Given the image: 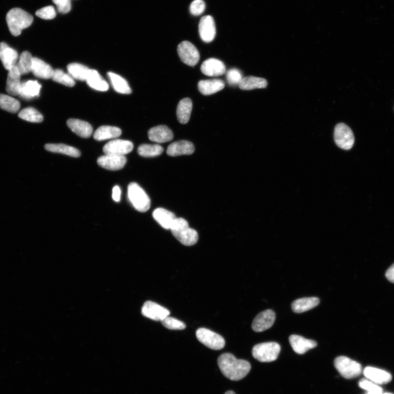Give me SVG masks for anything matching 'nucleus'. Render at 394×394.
Wrapping results in <instances>:
<instances>
[{"instance_id": "24", "label": "nucleus", "mask_w": 394, "mask_h": 394, "mask_svg": "<svg viewBox=\"0 0 394 394\" xmlns=\"http://www.w3.org/2000/svg\"><path fill=\"white\" fill-rule=\"evenodd\" d=\"M54 70L46 62L37 58H33L31 72L34 76L42 79L52 78Z\"/></svg>"}, {"instance_id": "44", "label": "nucleus", "mask_w": 394, "mask_h": 394, "mask_svg": "<svg viewBox=\"0 0 394 394\" xmlns=\"http://www.w3.org/2000/svg\"><path fill=\"white\" fill-rule=\"evenodd\" d=\"M205 10V4L203 0H195L190 8L191 14L195 16L202 15Z\"/></svg>"}, {"instance_id": "1", "label": "nucleus", "mask_w": 394, "mask_h": 394, "mask_svg": "<svg viewBox=\"0 0 394 394\" xmlns=\"http://www.w3.org/2000/svg\"><path fill=\"white\" fill-rule=\"evenodd\" d=\"M217 364L223 376L234 381L245 378L252 368L248 361L238 359L230 353H224L219 356Z\"/></svg>"}, {"instance_id": "6", "label": "nucleus", "mask_w": 394, "mask_h": 394, "mask_svg": "<svg viewBox=\"0 0 394 394\" xmlns=\"http://www.w3.org/2000/svg\"><path fill=\"white\" fill-rule=\"evenodd\" d=\"M334 365L341 376L346 379H353L360 376L362 367L359 362L346 356H341L335 359Z\"/></svg>"}, {"instance_id": "38", "label": "nucleus", "mask_w": 394, "mask_h": 394, "mask_svg": "<svg viewBox=\"0 0 394 394\" xmlns=\"http://www.w3.org/2000/svg\"><path fill=\"white\" fill-rule=\"evenodd\" d=\"M22 120L33 123H40L43 117L40 112L33 108H27L21 111L18 115Z\"/></svg>"}, {"instance_id": "8", "label": "nucleus", "mask_w": 394, "mask_h": 394, "mask_svg": "<svg viewBox=\"0 0 394 394\" xmlns=\"http://www.w3.org/2000/svg\"><path fill=\"white\" fill-rule=\"evenodd\" d=\"M196 337L200 342L211 349L218 350L224 347L223 337L208 329H198L196 331Z\"/></svg>"}, {"instance_id": "39", "label": "nucleus", "mask_w": 394, "mask_h": 394, "mask_svg": "<svg viewBox=\"0 0 394 394\" xmlns=\"http://www.w3.org/2000/svg\"><path fill=\"white\" fill-rule=\"evenodd\" d=\"M52 80L62 85L72 87L75 85V81L71 75L65 73L60 69H56L54 71Z\"/></svg>"}, {"instance_id": "17", "label": "nucleus", "mask_w": 394, "mask_h": 394, "mask_svg": "<svg viewBox=\"0 0 394 394\" xmlns=\"http://www.w3.org/2000/svg\"><path fill=\"white\" fill-rule=\"evenodd\" d=\"M363 373L367 379L379 385L388 383L392 380L390 373L376 367H366Z\"/></svg>"}, {"instance_id": "43", "label": "nucleus", "mask_w": 394, "mask_h": 394, "mask_svg": "<svg viewBox=\"0 0 394 394\" xmlns=\"http://www.w3.org/2000/svg\"><path fill=\"white\" fill-rule=\"evenodd\" d=\"M36 15L43 20H51L56 17L57 14L53 6H49L37 11Z\"/></svg>"}, {"instance_id": "27", "label": "nucleus", "mask_w": 394, "mask_h": 394, "mask_svg": "<svg viewBox=\"0 0 394 394\" xmlns=\"http://www.w3.org/2000/svg\"><path fill=\"white\" fill-rule=\"evenodd\" d=\"M86 81L88 85L96 91L106 92L109 89L108 83L96 70L90 69Z\"/></svg>"}, {"instance_id": "34", "label": "nucleus", "mask_w": 394, "mask_h": 394, "mask_svg": "<svg viewBox=\"0 0 394 394\" xmlns=\"http://www.w3.org/2000/svg\"><path fill=\"white\" fill-rule=\"evenodd\" d=\"M20 108L21 104L17 99L10 96L0 94V109L11 113H17Z\"/></svg>"}, {"instance_id": "22", "label": "nucleus", "mask_w": 394, "mask_h": 394, "mask_svg": "<svg viewBox=\"0 0 394 394\" xmlns=\"http://www.w3.org/2000/svg\"><path fill=\"white\" fill-rule=\"evenodd\" d=\"M21 76L16 66L9 71L7 83H6V91L9 95H20L22 85Z\"/></svg>"}, {"instance_id": "9", "label": "nucleus", "mask_w": 394, "mask_h": 394, "mask_svg": "<svg viewBox=\"0 0 394 394\" xmlns=\"http://www.w3.org/2000/svg\"><path fill=\"white\" fill-rule=\"evenodd\" d=\"M178 53L181 60L190 66H195L200 59V54L197 48L189 41L180 43L178 47Z\"/></svg>"}, {"instance_id": "33", "label": "nucleus", "mask_w": 394, "mask_h": 394, "mask_svg": "<svg viewBox=\"0 0 394 394\" xmlns=\"http://www.w3.org/2000/svg\"><path fill=\"white\" fill-rule=\"evenodd\" d=\"M108 75L112 86L117 92L123 95H129L131 93L130 87L126 80L113 72H108Z\"/></svg>"}, {"instance_id": "16", "label": "nucleus", "mask_w": 394, "mask_h": 394, "mask_svg": "<svg viewBox=\"0 0 394 394\" xmlns=\"http://www.w3.org/2000/svg\"><path fill=\"white\" fill-rule=\"evenodd\" d=\"M202 72L210 77L221 76L226 71V68L222 61L215 58L205 60L201 67Z\"/></svg>"}, {"instance_id": "41", "label": "nucleus", "mask_w": 394, "mask_h": 394, "mask_svg": "<svg viewBox=\"0 0 394 394\" xmlns=\"http://www.w3.org/2000/svg\"><path fill=\"white\" fill-rule=\"evenodd\" d=\"M359 386L361 389L370 393H383V389L378 384L372 382L368 379H362L360 380Z\"/></svg>"}, {"instance_id": "15", "label": "nucleus", "mask_w": 394, "mask_h": 394, "mask_svg": "<svg viewBox=\"0 0 394 394\" xmlns=\"http://www.w3.org/2000/svg\"><path fill=\"white\" fill-rule=\"evenodd\" d=\"M19 57L15 49L10 47L7 43H0V60L6 70L9 71L16 66Z\"/></svg>"}, {"instance_id": "28", "label": "nucleus", "mask_w": 394, "mask_h": 394, "mask_svg": "<svg viewBox=\"0 0 394 394\" xmlns=\"http://www.w3.org/2000/svg\"><path fill=\"white\" fill-rule=\"evenodd\" d=\"M41 85L36 81L22 83L20 96L25 99H31L40 96Z\"/></svg>"}, {"instance_id": "49", "label": "nucleus", "mask_w": 394, "mask_h": 394, "mask_svg": "<svg viewBox=\"0 0 394 394\" xmlns=\"http://www.w3.org/2000/svg\"><path fill=\"white\" fill-rule=\"evenodd\" d=\"M383 393H370V392H367L366 394H383Z\"/></svg>"}, {"instance_id": "18", "label": "nucleus", "mask_w": 394, "mask_h": 394, "mask_svg": "<svg viewBox=\"0 0 394 394\" xmlns=\"http://www.w3.org/2000/svg\"><path fill=\"white\" fill-rule=\"evenodd\" d=\"M289 342L294 352L301 355L317 346V343L315 341L306 339L301 336L296 335L290 336Z\"/></svg>"}, {"instance_id": "2", "label": "nucleus", "mask_w": 394, "mask_h": 394, "mask_svg": "<svg viewBox=\"0 0 394 394\" xmlns=\"http://www.w3.org/2000/svg\"><path fill=\"white\" fill-rule=\"evenodd\" d=\"M33 21L32 16L19 8L11 10L6 16V22L10 32L15 36L20 35L22 30L29 27Z\"/></svg>"}, {"instance_id": "10", "label": "nucleus", "mask_w": 394, "mask_h": 394, "mask_svg": "<svg viewBox=\"0 0 394 394\" xmlns=\"http://www.w3.org/2000/svg\"><path fill=\"white\" fill-rule=\"evenodd\" d=\"M141 313L143 316L154 321H162L170 315L171 312L167 308L152 301L143 304Z\"/></svg>"}, {"instance_id": "29", "label": "nucleus", "mask_w": 394, "mask_h": 394, "mask_svg": "<svg viewBox=\"0 0 394 394\" xmlns=\"http://www.w3.org/2000/svg\"><path fill=\"white\" fill-rule=\"evenodd\" d=\"M193 104L190 98H185L180 101L178 105L177 115L179 122L186 124L190 121Z\"/></svg>"}, {"instance_id": "23", "label": "nucleus", "mask_w": 394, "mask_h": 394, "mask_svg": "<svg viewBox=\"0 0 394 394\" xmlns=\"http://www.w3.org/2000/svg\"><path fill=\"white\" fill-rule=\"evenodd\" d=\"M67 125L73 133L84 138L90 137L93 133L91 125L86 121L77 119H69L67 121Z\"/></svg>"}, {"instance_id": "36", "label": "nucleus", "mask_w": 394, "mask_h": 394, "mask_svg": "<svg viewBox=\"0 0 394 394\" xmlns=\"http://www.w3.org/2000/svg\"><path fill=\"white\" fill-rule=\"evenodd\" d=\"M67 71L74 79L86 81L90 70L89 67L79 63H71L68 65Z\"/></svg>"}, {"instance_id": "21", "label": "nucleus", "mask_w": 394, "mask_h": 394, "mask_svg": "<svg viewBox=\"0 0 394 394\" xmlns=\"http://www.w3.org/2000/svg\"><path fill=\"white\" fill-rule=\"evenodd\" d=\"M225 87L224 81L220 79L200 81L198 84V90L204 96H210L222 90Z\"/></svg>"}, {"instance_id": "19", "label": "nucleus", "mask_w": 394, "mask_h": 394, "mask_svg": "<svg viewBox=\"0 0 394 394\" xmlns=\"http://www.w3.org/2000/svg\"><path fill=\"white\" fill-rule=\"evenodd\" d=\"M195 148L189 141L180 140L174 142L168 146L167 153L172 157L183 155H190L195 152Z\"/></svg>"}, {"instance_id": "5", "label": "nucleus", "mask_w": 394, "mask_h": 394, "mask_svg": "<svg viewBox=\"0 0 394 394\" xmlns=\"http://www.w3.org/2000/svg\"><path fill=\"white\" fill-rule=\"evenodd\" d=\"M128 197L136 210L144 212L150 208L151 201L145 191L138 184L133 183L129 185Z\"/></svg>"}, {"instance_id": "25", "label": "nucleus", "mask_w": 394, "mask_h": 394, "mask_svg": "<svg viewBox=\"0 0 394 394\" xmlns=\"http://www.w3.org/2000/svg\"><path fill=\"white\" fill-rule=\"evenodd\" d=\"M320 303L318 297H305L297 299L291 305L292 310L296 313H301L316 307Z\"/></svg>"}, {"instance_id": "30", "label": "nucleus", "mask_w": 394, "mask_h": 394, "mask_svg": "<svg viewBox=\"0 0 394 394\" xmlns=\"http://www.w3.org/2000/svg\"><path fill=\"white\" fill-rule=\"evenodd\" d=\"M121 130L116 127L103 126L100 127L94 134V138L98 141H103L117 138L121 135Z\"/></svg>"}, {"instance_id": "12", "label": "nucleus", "mask_w": 394, "mask_h": 394, "mask_svg": "<svg viewBox=\"0 0 394 394\" xmlns=\"http://www.w3.org/2000/svg\"><path fill=\"white\" fill-rule=\"evenodd\" d=\"M276 316L271 309L260 312L255 317L252 324V329L256 333H261L270 329L276 321Z\"/></svg>"}, {"instance_id": "20", "label": "nucleus", "mask_w": 394, "mask_h": 394, "mask_svg": "<svg viewBox=\"0 0 394 394\" xmlns=\"http://www.w3.org/2000/svg\"><path fill=\"white\" fill-rule=\"evenodd\" d=\"M148 135L150 140L160 143L171 141L174 138L172 131L164 125L150 129Z\"/></svg>"}, {"instance_id": "14", "label": "nucleus", "mask_w": 394, "mask_h": 394, "mask_svg": "<svg viewBox=\"0 0 394 394\" xmlns=\"http://www.w3.org/2000/svg\"><path fill=\"white\" fill-rule=\"evenodd\" d=\"M99 166L110 171H118L123 168L127 163L124 155L105 154L97 161Z\"/></svg>"}, {"instance_id": "42", "label": "nucleus", "mask_w": 394, "mask_h": 394, "mask_svg": "<svg viewBox=\"0 0 394 394\" xmlns=\"http://www.w3.org/2000/svg\"><path fill=\"white\" fill-rule=\"evenodd\" d=\"M227 81L230 86L240 85L243 80V75L241 71L237 68H231L227 72Z\"/></svg>"}, {"instance_id": "45", "label": "nucleus", "mask_w": 394, "mask_h": 394, "mask_svg": "<svg viewBox=\"0 0 394 394\" xmlns=\"http://www.w3.org/2000/svg\"><path fill=\"white\" fill-rule=\"evenodd\" d=\"M52 1L57 5L58 11L60 14H67L71 9V0H52Z\"/></svg>"}, {"instance_id": "13", "label": "nucleus", "mask_w": 394, "mask_h": 394, "mask_svg": "<svg viewBox=\"0 0 394 394\" xmlns=\"http://www.w3.org/2000/svg\"><path fill=\"white\" fill-rule=\"evenodd\" d=\"M216 33L214 18L210 16L203 17L199 24V33L202 41L211 42L214 40Z\"/></svg>"}, {"instance_id": "46", "label": "nucleus", "mask_w": 394, "mask_h": 394, "mask_svg": "<svg viewBox=\"0 0 394 394\" xmlns=\"http://www.w3.org/2000/svg\"><path fill=\"white\" fill-rule=\"evenodd\" d=\"M121 191L120 187L116 186L112 190V198L116 202H120L121 199Z\"/></svg>"}, {"instance_id": "48", "label": "nucleus", "mask_w": 394, "mask_h": 394, "mask_svg": "<svg viewBox=\"0 0 394 394\" xmlns=\"http://www.w3.org/2000/svg\"><path fill=\"white\" fill-rule=\"evenodd\" d=\"M224 394H236V393L233 391H228Z\"/></svg>"}, {"instance_id": "26", "label": "nucleus", "mask_w": 394, "mask_h": 394, "mask_svg": "<svg viewBox=\"0 0 394 394\" xmlns=\"http://www.w3.org/2000/svg\"><path fill=\"white\" fill-rule=\"evenodd\" d=\"M153 217L163 228L166 229H171L177 218L172 212L161 208L156 209L153 211Z\"/></svg>"}, {"instance_id": "35", "label": "nucleus", "mask_w": 394, "mask_h": 394, "mask_svg": "<svg viewBox=\"0 0 394 394\" xmlns=\"http://www.w3.org/2000/svg\"><path fill=\"white\" fill-rule=\"evenodd\" d=\"M33 58L32 55L27 51L23 52L19 57L16 67L21 75L31 72Z\"/></svg>"}, {"instance_id": "4", "label": "nucleus", "mask_w": 394, "mask_h": 394, "mask_svg": "<svg viewBox=\"0 0 394 394\" xmlns=\"http://www.w3.org/2000/svg\"><path fill=\"white\" fill-rule=\"evenodd\" d=\"M281 347L276 342H266L255 345L252 350L253 357L261 362L276 361L279 356Z\"/></svg>"}, {"instance_id": "11", "label": "nucleus", "mask_w": 394, "mask_h": 394, "mask_svg": "<svg viewBox=\"0 0 394 394\" xmlns=\"http://www.w3.org/2000/svg\"><path fill=\"white\" fill-rule=\"evenodd\" d=\"M133 143L128 140L115 139L106 143L103 148L105 154L124 155L133 151Z\"/></svg>"}, {"instance_id": "31", "label": "nucleus", "mask_w": 394, "mask_h": 394, "mask_svg": "<svg viewBox=\"0 0 394 394\" xmlns=\"http://www.w3.org/2000/svg\"><path fill=\"white\" fill-rule=\"evenodd\" d=\"M267 85V81L265 78L248 76L243 78L239 87L242 90L250 91L255 89H265Z\"/></svg>"}, {"instance_id": "50", "label": "nucleus", "mask_w": 394, "mask_h": 394, "mask_svg": "<svg viewBox=\"0 0 394 394\" xmlns=\"http://www.w3.org/2000/svg\"><path fill=\"white\" fill-rule=\"evenodd\" d=\"M383 394H392V393H389V392H386V393H383Z\"/></svg>"}, {"instance_id": "3", "label": "nucleus", "mask_w": 394, "mask_h": 394, "mask_svg": "<svg viewBox=\"0 0 394 394\" xmlns=\"http://www.w3.org/2000/svg\"><path fill=\"white\" fill-rule=\"evenodd\" d=\"M171 230L175 239L185 246H194L198 241L197 231L190 228L189 223L183 218H176Z\"/></svg>"}, {"instance_id": "47", "label": "nucleus", "mask_w": 394, "mask_h": 394, "mask_svg": "<svg viewBox=\"0 0 394 394\" xmlns=\"http://www.w3.org/2000/svg\"><path fill=\"white\" fill-rule=\"evenodd\" d=\"M385 276L390 282L394 283V264L387 270Z\"/></svg>"}, {"instance_id": "32", "label": "nucleus", "mask_w": 394, "mask_h": 394, "mask_svg": "<svg viewBox=\"0 0 394 394\" xmlns=\"http://www.w3.org/2000/svg\"><path fill=\"white\" fill-rule=\"evenodd\" d=\"M45 147L48 151L64 154L72 157H79L81 155V152L77 148L65 144H61V143H58V144L48 143L45 145Z\"/></svg>"}, {"instance_id": "40", "label": "nucleus", "mask_w": 394, "mask_h": 394, "mask_svg": "<svg viewBox=\"0 0 394 394\" xmlns=\"http://www.w3.org/2000/svg\"><path fill=\"white\" fill-rule=\"evenodd\" d=\"M164 326L168 329L173 330H183L185 329L186 324L177 319L167 317L161 321Z\"/></svg>"}, {"instance_id": "7", "label": "nucleus", "mask_w": 394, "mask_h": 394, "mask_svg": "<svg viewBox=\"0 0 394 394\" xmlns=\"http://www.w3.org/2000/svg\"><path fill=\"white\" fill-rule=\"evenodd\" d=\"M334 139L338 146L345 150L351 149L355 142L352 129L343 123L336 125L334 130Z\"/></svg>"}, {"instance_id": "37", "label": "nucleus", "mask_w": 394, "mask_h": 394, "mask_svg": "<svg viewBox=\"0 0 394 394\" xmlns=\"http://www.w3.org/2000/svg\"><path fill=\"white\" fill-rule=\"evenodd\" d=\"M164 151V148L158 144H142L137 149V152L143 157H157Z\"/></svg>"}]
</instances>
